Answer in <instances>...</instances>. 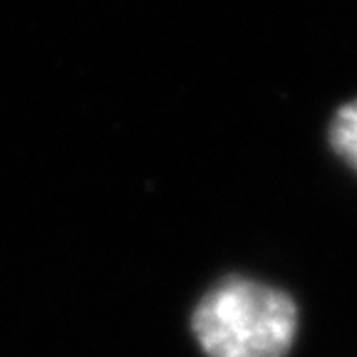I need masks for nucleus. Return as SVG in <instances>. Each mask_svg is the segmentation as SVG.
<instances>
[{
	"mask_svg": "<svg viewBox=\"0 0 357 357\" xmlns=\"http://www.w3.org/2000/svg\"><path fill=\"white\" fill-rule=\"evenodd\" d=\"M191 325L208 357H285L298 330V310L283 290L229 278L201 298Z\"/></svg>",
	"mask_w": 357,
	"mask_h": 357,
	"instance_id": "1",
	"label": "nucleus"
},
{
	"mask_svg": "<svg viewBox=\"0 0 357 357\" xmlns=\"http://www.w3.org/2000/svg\"><path fill=\"white\" fill-rule=\"evenodd\" d=\"M330 144L347 164L357 169V100L335 114L330 127Z\"/></svg>",
	"mask_w": 357,
	"mask_h": 357,
	"instance_id": "2",
	"label": "nucleus"
}]
</instances>
